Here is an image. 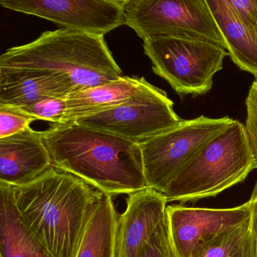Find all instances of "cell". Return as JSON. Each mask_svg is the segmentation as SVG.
<instances>
[{
	"label": "cell",
	"mask_w": 257,
	"mask_h": 257,
	"mask_svg": "<svg viewBox=\"0 0 257 257\" xmlns=\"http://www.w3.org/2000/svg\"><path fill=\"white\" fill-rule=\"evenodd\" d=\"M117 219L112 197L105 195L90 219L76 257H114Z\"/></svg>",
	"instance_id": "17"
},
{
	"label": "cell",
	"mask_w": 257,
	"mask_h": 257,
	"mask_svg": "<svg viewBox=\"0 0 257 257\" xmlns=\"http://www.w3.org/2000/svg\"><path fill=\"white\" fill-rule=\"evenodd\" d=\"M117 219L114 257H141L150 237L166 216L163 194L152 188L130 194Z\"/></svg>",
	"instance_id": "11"
},
{
	"label": "cell",
	"mask_w": 257,
	"mask_h": 257,
	"mask_svg": "<svg viewBox=\"0 0 257 257\" xmlns=\"http://www.w3.org/2000/svg\"><path fill=\"white\" fill-rule=\"evenodd\" d=\"M9 187L21 220L36 240L54 257H76L104 194L55 165L31 183Z\"/></svg>",
	"instance_id": "1"
},
{
	"label": "cell",
	"mask_w": 257,
	"mask_h": 257,
	"mask_svg": "<svg viewBox=\"0 0 257 257\" xmlns=\"http://www.w3.org/2000/svg\"><path fill=\"white\" fill-rule=\"evenodd\" d=\"M233 257H256L255 244H254V240L252 234H251L250 229H249V234L245 240L243 246Z\"/></svg>",
	"instance_id": "25"
},
{
	"label": "cell",
	"mask_w": 257,
	"mask_h": 257,
	"mask_svg": "<svg viewBox=\"0 0 257 257\" xmlns=\"http://www.w3.org/2000/svg\"><path fill=\"white\" fill-rule=\"evenodd\" d=\"M240 20L257 28V0H228Z\"/></svg>",
	"instance_id": "23"
},
{
	"label": "cell",
	"mask_w": 257,
	"mask_h": 257,
	"mask_svg": "<svg viewBox=\"0 0 257 257\" xmlns=\"http://www.w3.org/2000/svg\"><path fill=\"white\" fill-rule=\"evenodd\" d=\"M71 88L59 76L43 71L0 67V105L24 107L48 97L67 98Z\"/></svg>",
	"instance_id": "13"
},
{
	"label": "cell",
	"mask_w": 257,
	"mask_h": 257,
	"mask_svg": "<svg viewBox=\"0 0 257 257\" xmlns=\"http://www.w3.org/2000/svg\"><path fill=\"white\" fill-rule=\"evenodd\" d=\"M145 82L144 77L122 76L116 80L70 94L66 98L64 124L124 103L141 89Z\"/></svg>",
	"instance_id": "15"
},
{
	"label": "cell",
	"mask_w": 257,
	"mask_h": 257,
	"mask_svg": "<svg viewBox=\"0 0 257 257\" xmlns=\"http://www.w3.org/2000/svg\"><path fill=\"white\" fill-rule=\"evenodd\" d=\"M0 257H54L21 220L8 185L0 183Z\"/></svg>",
	"instance_id": "16"
},
{
	"label": "cell",
	"mask_w": 257,
	"mask_h": 257,
	"mask_svg": "<svg viewBox=\"0 0 257 257\" xmlns=\"http://www.w3.org/2000/svg\"><path fill=\"white\" fill-rule=\"evenodd\" d=\"M0 5L94 35L104 36L125 25L123 0H1Z\"/></svg>",
	"instance_id": "9"
},
{
	"label": "cell",
	"mask_w": 257,
	"mask_h": 257,
	"mask_svg": "<svg viewBox=\"0 0 257 257\" xmlns=\"http://www.w3.org/2000/svg\"><path fill=\"white\" fill-rule=\"evenodd\" d=\"M249 233L248 220L216 236L198 257H233L240 250Z\"/></svg>",
	"instance_id": "18"
},
{
	"label": "cell",
	"mask_w": 257,
	"mask_h": 257,
	"mask_svg": "<svg viewBox=\"0 0 257 257\" xmlns=\"http://www.w3.org/2000/svg\"><path fill=\"white\" fill-rule=\"evenodd\" d=\"M207 2L231 59L240 70L257 79V28L240 20L228 0Z\"/></svg>",
	"instance_id": "14"
},
{
	"label": "cell",
	"mask_w": 257,
	"mask_h": 257,
	"mask_svg": "<svg viewBox=\"0 0 257 257\" xmlns=\"http://www.w3.org/2000/svg\"><path fill=\"white\" fill-rule=\"evenodd\" d=\"M37 120L19 108L0 105V138L17 135Z\"/></svg>",
	"instance_id": "20"
},
{
	"label": "cell",
	"mask_w": 257,
	"mask_h": 257,
	"mask_svg": "<svg viewBox=\"0 0 257 257\" xmlns=\"http://www.w3.org/2000/svg\"><path fill=\"white\" fill-rule=\"evenodd\" d=\"M249 207V229L255 244V255L257 257V183L254 186L250 198L248 200Z\"/></svg>",
	"instance_id": "24"
},
{
	"label": "cell",
	"mask_w": 257,
	"mask_h": 257,
	"mask_svg": "<svg viewBox=\"0 0 257 257\" xmlns=\"http://www.w3.org/2000/svg\"><path fill=\"white\" fill-rule=\"evenodd\" d=\"M42 132L54 165L104 195H128L150 188L139 144L74 122Z\"/></svg>",
	"instance_id": "2"
},
{
	"label": "cell",
	"mask_w": 257,
	"mask_h": 257,
	"mask_svg": "<svg viewBox=\"0 0 257 257\" xmlns=\"http://www.w3.org/2000/svg\"><path fill=\"white\" fill-rule=\"evenodd\" d=\"M53 166L43 132L29 127L17 135L0 138V183L27 184Z\"/></svg>",
	"instance_id": "12"
},
{
	"label": "cell",
	"mask_w": 257,
	"mask_h": 257,
	"mask_svg": "<svg viewBox=\"0 0 257 257\" xmlns=\"http://www.w3.org/2000/svg\"><path fill=\"white\" fill-rule=\"evenodd\" d=\"M141 257H177L170 239L166 216L147 242Z\"/></svg>",
	"instance_id": "21"
},
{
	"label": "cell",
	"mask_w": 257,
	"mask_h": 257,
	"mask_svg": "<svg viewBox=\"0 0 257 257\" xmlns=\"http://www.w3.org/2000/svg\"><path fill=\"white\" fill-rule=\"evenodd\" d=\"M246 119L245 127L257 169V79L252 82L246 98Z\"/></svg>",
	"instance_id": "22"
},
{
	"label": "cell",
	"mask_w": 257,
	"mask_h": 257,
	"mask_svg": "<svg viewBox=\"0 0 257 257\" xmlns=\"http://www.w3.org/2000/svg\"><path fill=\"white\" fill-rule=\"evenodd\" d=\"M0 67L59 76L72 94L123 76L103 36L64 28L46 31L28 44L8 49L0 56Z\"/></svg>",
	"instance_id": "3"
},
{
	"label": "cell",
	"mask_w": 257,
	"mask_h": 257,
	"mask_svg": "<svg viewBox=\"0 0 257 257\" xmlns=\"http://www.w3.org/2000/svg\"><path fill=\"white\" fill-rule=\"evenodd\" d=\"M234 119L201 115L139 144L149 187L163 194L176 174Z\"/></svg>",
	"instance_id": "7"
},
{
	"label": "cell",
	"mask_w": 257,
	"mask_h": 257,
	"mask_svg": "<svg viewBox=\"0 0 257 257\" xmlns=\"http://www.w3.org/2000/svg\"><path fill=\"white\" fill-rule=\"evenodd\" d=\"M255 169L244 124L234 120L168 183V202L210 198L241 183Z\"/></svg>",
	"instance_id": "4"
},
{
	"label": "cell",
	"mask_w": 257,
	"mask_h": 257,
	"mask_svg": "<svg viewBox=\"0 0 257 257\" xmlns=\"http://www.w3.org/2000/svg\"><path fill=\"white\" fill-rule=\"evenodd\" d=\"M174 102L147 80L129 100L73 122L140 144L180 124Z\"/></svg>",
	"instance_id": "8"
},
{
	"label": "cell",
	"mask_w": 257,
	"mask_h": 257,
	"mask_svg": "<svg viewBox=\"0 0 257 257\" xmlns=\"http://www.w3.org/2000/svg\"><path fill=\"white\" fill-rule=\"evenodd\" d=\"M17 108L36 117L38 120L61 124H64L67 103L64 98L48 97L30 106Z\"/></svg>",
	"instance_id": "19"
},
{
	"label": "cell",
	"mask_w": 257,
	"mask_h": 257,
	"mask_svg": "<svg viewBox=\"0 0 257 257\" xmlns=\"http://www.w3.org/2000/svg\"><path fill=\"white\" fill-rule=\"evenodd\" d=\"M143 46L154 73L180 97L209 92L213 76L222 70L224 58L228 55L222 46L198 39H156L145 40Z\"/></svg>",
	"instance_id": "5"
},
{
	"label": "cell",
	"mask_w": 257,
	"mask_h": 257,
	"mask_svg": "<svg viewBox=\"0 0 257 257\" xmlns=\"http://www.w3.org/2000/svg\"><path fill=\"white\" fill-rule=\"evenodd\" d=\"M249 203L228 208L168 205L166 221L177 257H198L216 236L249 219Z\"/></svg>",
	"instance_id": "10"
},
{
	"label": "cell",
	"mask_w": 257,
	"mask_h": 257,
	"mask_svg": "<svg viewBox=\"0 0 257 257\" xmlns=\"http://www.w3.org/2000/svg\"><path fill=\"white\" fill-rule=\"evenodd\" d=\"M125 25L144 41L178 37L206 40L225 49L207 0H123Z\"/></svg>",
	"instance_id": "6"
}]
</instances>
